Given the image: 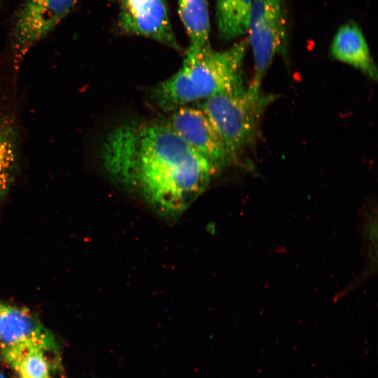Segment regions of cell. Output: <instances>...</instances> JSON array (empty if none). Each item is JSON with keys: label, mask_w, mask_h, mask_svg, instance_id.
Instances as JSON below:
<instances>
[{"label": "cell", "mask_w": 378, "mask_h": 378, "mask_svg": "<svg viewBox=\"0 0 378 378\" xmlns=\"http://www.w3.org/2000/svg\"><path fill=\"white\" fill-rule=\"evenodd\" d=\"M1 0H0V2H1Z\"/></svg>", "instance_id": "16"}, {"label": "cell", "mask_w": 378, "mask_h": 378, "mask_svg": "<svg viewBox=\"0 0 378 378\" xmlns=\"http://www.w3.org/2000/svg\"><path fill=\"white\" fill-rule=\"evenodd\" d=\"M247 46L244 39L223 50H215L211 46L196 52L186 50L181 67L153 90V102L171 112L244 86L243 64Z\"/></svg>", "instance_id": "2"}, {"label": "cell", "mask_w": 378, "mask_h": 378, "mask_svg": "<svg viewBox=\"0 0 378 378\" xmlns=\"http://www.w3.org/2000/svg\"><path fill=\"white\" fill-rule=\"evenodd\" d=\"M4 304V303L0 302V318L1 316L2 312H3Z\"/></svg>", "instance_id": "14"}, {"label": "cell", "mask_w": 378, "mask_h": 378, "mask_svg": "<svg viewBox=\"0 0 378 378\" xmlns=\"http://www.w3.org/2000/svg\"><path fill=\"white\" fill-rule=\"evenodd\" d=\"M34 348L54 351L53 335L28 309L4 304L0 318V350L12 364L25 351Z\"/></svg>", "instance_id": "6"}, {"label": "cell", "mask_w": 378, "mask_h": 378, "mask_svg": "<svg viewBox=\"0 0 378 378\" xmlns=\"http://www.w3.org/2000/svg\"><path fill=\"white\" fill-rule=\"evenodd\" d=\"M253 0H216V22L220 38L230 41L246 34Z\"/></svg>", "instance_id": "11"}, {"label": "cell", "mask_w": 378, "mask_h": 378, "mask_svg": "<svg viewBox=\"0 0 378 378\" xmlns=\"http://www.w3.org/2000/svg\"><path fill=\"white\" fill-rule=\"evenodd\" d=\"M48 351L38 348L24 352L12 367L19 378H52Z\"/></svg>", "instance_id": "13"}, {"label": "cell", "mask_w": 378, "mask_h": 378, "mask_svg": "<svg viewBox=\"0 0 378 378\" xmlns=\"http://www.w3.org/2000/svg\"><path fill=\"white\" fill-rule=\"evenodd\" d=\"M0 378H5L4 375L0 372Z\"/></svg>", "instance_id": "15"}, {"label": "cell", "mask_w": 378, "mask_h": 378, "mask_svg": "<svg viewBox=\"0 0 378 378\" xmlns=\"http://www.w3.org/2000/svg\"><path fill=\"white\" fill-rule=\"evenodd\" d=\"M117 26L122 34L147 38L181 51L172 24L167 0H121Z\"/></svg>", "instance_id": "7"}, {"label": "cell", "mask_w": 378, "mask_h": 378, "mask_svg": "<svg viewBox=\"0 0 378 378\" xmlns=\"http://www.w3.org/2000/svg\"><path fill=\"white\" fill-rule=\"evenodd\" d=\"M79 0H23L10 31V50L18 68L27 54L50 34Z\"/></svg>", "instance_id": "5"}, {"label": "cell", "mask_w": 378, "mask_h": 378, "mask_svg": "<svg viewBox=\"0 0 378 378\" xmlns=\"http://www.w3.org/2000/svg\"><path fill=\"white\" fill-rule=\"evenodd\" d=\"M178 11L190 42L187 50L196 52L209 46L208 0H178Z\"/></svg>", "instance_id": "10"}, {"label": "cell", "mask_w": 378, "mask_h": 378, "mask_svg": "<svg viewBox=\"0 0 378 378\" xmlns=\"http://www.w3.org/2000/svg\"><path fill=\"white\" fill-rule=\"evenodd\" d=\"M330 53L337 61L346 64L369 78L377 79V69L361 28L354 22L339 27L332 40Z\"/></svg>", "instance_id": "9"}, {"label": "cell", "mask_w": 378, "mask_h": 378, "mask_svg": "<svg viewBox=\"0 0 378 378\" xmlns=\"http://www.w3.org/2000/svg\"><path fill=\"white\" fill-rule=\"evenodd\" d=\"M15 162L14 134L9 125L0 120V201L10 184Z\"/></svg>", "instance_id": "12"}, {"label": "cell", "mask_w": 378, "mask_h": 378, "mask_svg": "<svg viewBox=\"0 0 378 378\" xmlns=\"http://www.w3.org/2000/svg\"><path fill=\"white\" fill-rule=\"evenodd\" d=\"M101 157L111 179L171 218L180 216L216 173L167 122L116 127L106 138Z\"/></svg>", "instance_id": "1"}, {"label": "cell", "mask_w": 378, "mask_h": 378, "mask_svg": "<svg viewBox=\"0 0 378 378\" xmlns=\"http://www.w3.org/2000/svg\"><path fill=\"white\" fill-rule=\"evenodd\" d=\"M171 113L167 123L216 172L233 162L223 142L200 107L187 105Z\"/></svg>", "instance_id": "8"}, {"label": "cell", "mask_w": 378, "mask_h": 378, "mask_svg": "<svg viewBox=\"0 0 378 378\" xmlns=\"http://www.w3.org/2000/svg\"><path fill=\"white\" fill-rule=\"evenodd\" d=\"M246 34L253 59L251 85L260 88L274 58L288 55V22L284 0H253Z\"/></svg>", "instance_id": "4"}, {"label": "cell", "mask_w": 378, "mask_h": 378, "mask_svg": "<svg viewBox=\"0 0 378 378\" xmlns=\"http://www.w3.org/2000/svg\"><path fill=\"white\" fill-rule=\"evenodd\" d=\"M274 94L249 86L216 94L202 102L204 112L233 162L255 144L261 118Z\"/></svg>", "instance_id": "3"}]
</instances>
